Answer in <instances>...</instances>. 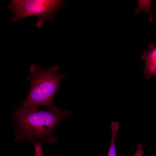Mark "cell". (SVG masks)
I'll list each match as a JSON object with an SVG mask.
<instances>
[{"mask_svg": "<svg viewBox=\"0 0 156 156\" xmlns=\"http://www.w3.org/2000/svg\"><path fill=\"white\" fill-rule=\"evenodd\" d=\"M71 116L69 111L61 110L58 106L47 110L16 106L11 115L15 127L14 141L33 142L39 140L53 145L57 140L54 135L56 128L63 118Z\"/></svg>", "mask_w": 156, "mask_h": 156, "instance_id": "obj_1", "label": "cell"}, {"mask_svg": "<svg viewBox=\"0 0 156 156\" xmlns=\"http://www.w3.org/2000/svg\"><path fill=\"white\" fill-rule=\"evenodd\" d=\"M59 68L57 65L44 68L32 64L29 70L30 75L26 78L30 83V88L24 101L18 106L22 108L44 106L48 109L54 107V96L59 91L61 80L66 75L58 73Z\"/></svg>", "mask_w": 156, "mask_h": 156, "instance_id": "obj_2", "label": "cell"}, {"mask_svg": "<svg viewBox=\"0 0 156 156\" xmlns=\"http://www.w3.org/2000/svg\"><path fill=\"white\" fill-rule=\"evenodd\" d=\"M64 1L53 0H13L8 9L14 14L13 21L30 16L37 17L35 24L38 28L42 27L46 20H52L59 9L64 5Z\"/></svg>", "mask_w": 156, "mask_h": 156, "instance_id": "obj_3", "label": "cell"}, {"mask_svg": "<svg viewBox=\"0 0 156 156\" xmlns=\"http://www.w3.org/2000/svg\"><path fill=\"white\" fill-rule=\"evenodd\" d=\"M141 58L145 63L143 71L145 79H148L152 76L156 77V45L150 43Z\"/></svg>", "mask_w": 156, "mask_h": 156, "instance_id": "obj_4", "label": "cell"}, {"mask_svg": "<svg viewBox=\"0 0 156 156\" xmlns=\"http://www.w3.org/2000/svg\"><path fill=\"white\" fill-rule=\"evenodd\" d=\"M119 124L117 122H112L111 124V139L107 156H117L115 145L116 139Z\"/></svg>", "mask_w": 156, "mask_h": 156, "instance_id": "obj_5", "label": "cell"}, {"mask_svg": "<svg viewBox=\"0 0 156 156\" xmlns=\"http://www.w3.org/2000/svg\"><path fill=\"white\" fill-rule=\"evenodd\" d=\"M34 148V156H44L42 147L43 142L40 141H35L32 142Z\"/></svg>", "mask_w": 156, "mask_h": 156, "instance_id": "obj_6", "label": "cell"}, {"mask_svg": "<svg viewBox=\"0 0 156 156\" xmlns=\"http://www.w3.org/2000/svg\"><path fill=\"white\" fill-rule=\"evenodd\" d=\"M144 152L142 144L138 143L136 146V151L133 156H143Z\"/></svg>", "mask_w": 156, "mask_h": 156, "instance_id": "obj_7", "label": "cell"}]
</instances>
